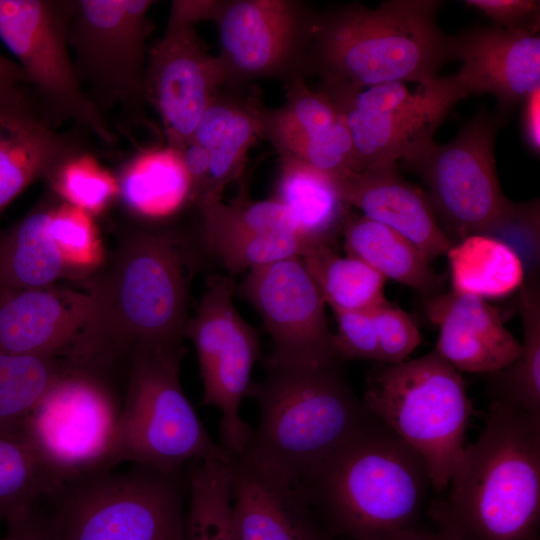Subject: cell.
Segmentation results:
<instances>
[{"mask_svg": "<svg viewBox=\"0 0 540 540\" xmlns=\"http://www.w3.org/2000/svg\"><path fill=\"white\" fill-rule=\"evenodd\" d=\"M56 196L0 232V292L52 286L70 269L50 229Z\"/></svg>", "mask_w": 540, "mask_h": 540, "instance_id": "cell-27", "label": "cell"}, {"mask_svg": "<svg viewBox=\"0 0 540 540\" xmlns=\"http://www.w3.org/2000/svg\"><path fill=\"white\" fill-rule=\"evenodd\" d=\"M0 540H57L48 517L38 514L33 507L24 515L9 521Z\"/></svg>", "mask_w": 540, "mask_h": 540, "instance_id": "cell-43", "label": "cell"}, {"mask_svg": "<svg viewBox=\"0 0 540 540\" xmlns=\"http://www.w3.org/2000/svg\"><path fill=\"white\" fill-rule=\"evenodd\" d=\"M196 206L205 247L232 275L301 256L307 245L287 208L274 197L253 201L243 192L227 204L204 196Z\"/></svg>", "mask_w": 540, "mask_h": 540, "instance_id": "cell-18", "label": "cell"}, {"mask_svg": "<svg viewBox=\"0 0 540 540\" xmlns=\"http://www.w3.org/2000/svg\"><path fill=\"white\" fill-rule=\"evenodd\" d=\"M316 13L298 0H215L210 21L219 34L222 88L305 79Z\"/></svg>", "mask_w": 540, "mask_h": 540, "instance_id": "cell-12", "label": "cell"}, {"mask_svg": "<svg viewBox=\"0 0 540 540\" xmlns=\"http://www.w3.org/2000/svg\"><path fill=\"white\" fill-rule=\"evenodd\" d=\"M264 367V380L250 391L259 405V423L238 455L294 483L378 420L339 365Z\"/></svg>", "mask_w": 540, "mask_h": 540, "instance_id": "cell-5", "label": "cell"}, {"mask_svg": "<svg viewBox=\"0 0 540 540\" xmlns=\"http://www.w3.org/2000/svg\"><path fill=\"white\" fill-rule=\"evenodd\" d=\"M300 258L332 311L363 310L387 301V280L355 257L340 256L330 245L311 244Z\"/></svg>", "mask_w": 540, "mask_h": 540, "instance_id": "cell-33", "label": "cell"}, {"mask_svg": "<svg viewBox=\"0 0 540 540\" xmlns=\"http://www.w3.org/2000/svg\"><path fill=\"white\" fill-rule=\"evenodd\" d=\"M185 348L146 344L128 357L126 395L118 417L111 468L123 462L177 472L196 460L229 461L208 434L179 378Z\"/></svg>", "mask_w": 540, "mask_h": 540, "instance_id": "cell-6", "label": "cell"}, {"mask_svg": "<svg viewBox=\"0 0 540 540\" xmlns=\"http://www.w3.org/2000/svg\"><path fill=\"white\" fill-rule=\"evenodd\" d=\"M93 308L94 295L86 282L78 288L52 285L0 292V353L69 359Z\"/></svg>", "mask_w": 540, "mask_h": 540, "instance_id": "cell-22", "label": "cell"}, {"mask_svg": "<svg viewBox=\"0 0 540 540\" xmlns=\"http://www.w3.org/2000/svg\"><path fill=\"white\" fill-rule=\"evenodd\" d=\"M73 366L64 356L0 353V430H23L36 405Z\"/></svg>", "mask_w": 540, "mask_h": 540, "instance_id": "cell-36", "label": "cell"}, {"mask_svg": "<svg viewBox=\"0 0 540 540\" xmlns=\"http://www.w3.org/2000/svg\"><path fill=\"white\" fill-rule=\"evenodd\" d=\"M30 85V80L22 67L0 54V86Z\"/></svg>", "mask_w": 540, "mask_h": 540, "instance_id": "cell-46", "label": "cell"}, {"mask_svg": "<svg viewBox=\"0 0 540 540\" xmlns=\"http://www.w3.org/2000/svg\"><path fill=\"white\" fill-rule=\"evenodd\" d=\"M522 131L527 147L534 154L540 150V89L530 93L522 103Z\"/></svg>", "mask_w": 540, "mask_h": 540, "instance_id": "cell-44", "label": "cell"}, {"mask_svg": "<svg viewBox=\"0 0 540 540\" xmlns=\"http://www.w3.org/2000/svg\"><path fill=\"white\" fill-rule=\"evenodd\" d=\"M379 336V363H399L412 354L421 342L413 318L388 300L375 306Z\"/></svg>", "mask_w": 540, "mask_h": 540, "instance_id": "cell-39", "label": "cell"}, {"mask_svg": "<svg viewBox=\"0 0 540 540\" xmlns=\"http://www.w3.org/2000/svg\"><path fill=\"white\" fill-rule=\"evenodd\" d=\"M237 293L259 313L273 341L264 365L295 368L338 366L342 360L325 301L300 256L250 269Z\"/></svg>", "mask_w": 540, "mask_h": 540, "instance_id": "cell-16", "label": "cell"}, {"mask_svg": "<svg viewBox=\"0 0 540 540\" xmlns=\"http://www.w3.org/2000/svg\"><path fill=\"white\" fill-rule=\"evenodd\" d=\"M50 229L69 268H90L99 261L95 230L87 212L56 199Z\"/></svg>", "mask_w": 540, "mask_h": 540, "instance_id": "cell-38", "label": "cell"}, {"mask_svg": "<svg viewBox=\"0 0 540 540\" xmlns=\"http://www.w3.org/2000/svg\"><path fill=\"white\" fill-rule=\"evenodd\" d=\"M229 466L238 540H331L300 484L242 455Z\"/></svg>", "mask_w": 540, "mask_h": 540, "instance_id": "cell-23", "label": "cell"}, {"mask_svg": "<svg viewBox=\"0 0 540 540\" xmlns=\"http://www.w3.org/2000/svg\"><path fill=\"white\" fill-rule=\"evenodd\" d=\"M503 124L496 114L481 109L450 142L433 140L403 161L422 178L437 220L451 241L474 234L496 237L528 206L511 202L500 186L494 145Z\"/></svg>", "mask_w": 540, "mask_h": 540, "instance_id": "cell-9", "label": "cell"}, {"mask_svg": "<svg viewBox=\"0 0 540 540\" xmlns=\"http://www.w3.org/2000/svg\"><path fill=\"white\" fill-rule=\"evenodd\" d=\"M437 519L468 540H538L540 415L491 400L484 429L466 445Z\"/></svg>", "mask_w": 540, "mask_h": 540, "instance_id": "cell-4", "label": "cell"}, {"mask_svg": "<svg viewBox=\"0 0 540 540\" xmlns=\"http://www.w3.org/2000/svg\"><path fill=\"white\" fill-rule=\"evenodd\" d=\"M118 194L139 216L162 219L194 203L192 187L180 152L166 144L133 157L117 181Z\"/></svg>", "mask_w": 540, "mask_h": 540, "instance_id": "cell-30", "label": "cell"}, {"mask_svg": "<svg viewBox=\"0 0 540 540\" xmlns=\"http://www.w3.org/2000/svg\"><path fill=\"white\" fill-rule=\"evenodd\" d=\"M220 88L219 63L195 25L168 19L163 36L148 51L144 75L145 101L157 112L168 146L180 150L192 140Z\"/></svg>", "mask_w": 540, "mask_h": 540, "instance_id": "cell-17", "label": "cell"}, {"mask_svg": "<svg viewBox=\"0 0 540 540\" xmlns=\"http://www.w3.org/2000/svg\"><path fill=\"white\" fill-rule=\"evenodd\" d=\"M234 291L231 277L211 276L185 329L197 353L202 405L220 411V444L230 455L240 454L253 433L242 419L240 407L250 396L252 369L260 358L258 333L237 312Z\"/></svg>", "mask_w": 540, "mask_h": 540, "instance_id": "cell-14", "label": "cell"}, {"mask_svg": "<svg viewBox=\"0 0 540 540\" xmlns=\"http://www.w3.org/2000/svg\"><path fill=\"white\" fill-rule=\"evenodd\" d=\"M176 233L137 229L120 241L101 274L86 283L94 295L80 361L96 367L146 344H180L185 336L194 260Z\"/></svg>", "mask_w": 540, "mask_h": 540, "instance_id": "cell-1", "label": "cell"}, {"mask_svg": "<svg viewBox=\"0 0 540 540\" xmlns=\"http://www.w3.org/2000/svg\"><path fill=\"white\" fill-rule=\"evenodd\" d=\"M439 0H388L376 8L348 3L317 12L309 75L323 87L365 89L427 83L451 57V35L439 26Z\"/></svg>", "mask_w": 540, "mask_h": 540, "instance_id": "cell-2", "label": "cell"}, {"mask_svg": "<svg viewBox=\"0 0 540 540\" xmlns=\"http://www.w3.org/2000/svg\"><path fill=\"white\" fill-rule=\"evenodd\" d=\"M518 311L523 339L520 353L506 368L489 374L491 400L540 415V295L535 284L520 288Z\"/></svg>", "mask_w": 540, "mask_h": 540, "instance_id": "cell-34", "label": "cell"}, {"mask_svg": "<svg viewBox=\"0 0 540 540\" xmlns=\"http://www.w3.org/2000/svg\"><path fill=\"white\" fill-rule=\"evenodd\" d=\"M374 308L333 311L337 322L335 343L342 359L379 363V337Z\"/></svg>", "mask_w": 540, "mask_h": 540, "instance_id": "cell-40", "label": "cell"}, {"mask_svg": "<svg viewBox=\"0 0 540 540\" xmlns=\"http://www.w3.org/2000/svg\"><path fill=\"white\" fill-rule=\"evenodd\" d=\"M451 57L461 63L456 77L467 95H493L503 121L540 89L539 32L473 26L451 35Z\"/></svg>", "mask_w": 540, "mask_h": 540, "instance_id": "cell-21", "label": "cell"}, {"mask_svg": "<svg viewBox=\"0 0 540 540\" xmlns=\"http://www.w3.org/2000/svg\"><path fill=\"white\" fill-rule=\"evenodd\" d=\"M50 183L60 198L88 214L99 213L118 194L117 181L87 151L66 162Z\"/></svg>", "mask_w": 540, "mask_h": 540, "instance_id": "cell-37", "label": "cell"}, {"mask_svg": "<svg viewBox=\"0 0 540 540\" xmlns=\"http://www.w3.org/2000/svg\"><path fill=\"white\" fill-rule=\"evenodd\" d=\"M151 0H76L68 44L80 83L100 109L139 108L144 97Z\"/></svg>", "mask_w": 540, "mask_h": 540, "instance_id": "cell-13", "label": "cell"}, {"mask_svg": "<svg viewBox=\"0 0 540 540\" xmlns=\"http://www.w3.org/2000/svg\"><path fill=\"white\" fill-rule=\"evenodd\" d=\"M246 89H218L194 131L192 140L209 156V182L202 197L222 199L226 186L242 178L251 147L263 138V103Z\"/></svg>", "mask_w": 540, "mask_h": 540, "instance_id": "cell-26", "label": "cell"}, {"mask_svg": "<svg viewBox=\"0 0 540 540\" xmlns=\"http://www.w3.org/2000/svg\"><path fill=\"white\" fill-rule=\"evenodd\" d=\"M463 3L489 17L494 26L511 31L539 32V1L466 0Z\"/></svg>", "mask_w": 540, "mask_h": 540, "instance_id": "cell-41", "label": "cell"}, {"mask_svg": "<svg viewBox=\"0 0 540 540\" xmlns=\"http://www.w3.org/2000/svg\"><path fill=\"white\" fill-rule=\"evenodd\" d=\"M451 290L483 299L511 295L525 282V268L517 252L504 241L474 234L454 242L445 254Z\"/></svg>", "mask_w": 540, "mask_h": 540, "instance_id": "cell-31", "label": "cell"}, {"mask_svg": "<svg viewBox=\"0 0 540 540\" xmlns=\"http://www.w3.org/2000/svg\"><path fill=\"white\" fill-rule=\"evenodd\" d=\"M185 469L135 465L70 481L49 518L57 540H185Z\"/></svg>", "mask_w": 540, "mask_h": 540, "instance_id": "cell-8", "label": "cell"}, {"mask_svg": "<svg viewBox=\"0 0 540 540\" xmlns=\"http://www.w3.org/2000/svg\"><path fill=\"white\" fill-rule=\"evenodd\" d=\"M275 195L291 214L297 230L311 244H332L350 213L336 181L291 156H279Z\"/></svg>", "mask_w": 540, "mask_h": 540, "instance_id": "cell-28", "label": "cell"}, {"mask_svg": "<svg viewBox=\"0 0 540 540\" xmlns=\"http://www.w3.org/2000/svg\"><path fill=\"white\" fill-rule=\"evenodd\" d=\"M341 234L347 255L361 260L386 280L409 286L427 296L443 292V279L430 266L431 261L393 229L350 212Z\"/></svg>", "mask_w": 540, "mask_h": 540, "instance_id": "cell-29", "label": "cell"}, {"mask_svg": "<svg viewBox=\"0 0 540 540\" xmlns=\"http://www.w3.org/2000/svg\"><path fill=\"white\" fill-rule=\"evenodd\" d=\"M286 101L261 108L263 139L279 156H291L334 180L359 172L345 118L322 88L310 89L304 78L285 84Z\"/></svg>", "mask_w": 540, "mask_h": 540, "instance_id": "cell-19", "label": "cell"}, {"mask_svg": "<svg viewBox=\"0 0 540 540\" xmlns=\"http://www.w3.org/2000/svg\"><path fill=\"white\" fill-rule=\"evenodd\" d=\"M342 112L350 132L359 171L406 160L434 140L453 107L467 93L456 74L419 84L365 89L323 87Z\"/></svg>", "mask_w": 540, "mask_h": 540, "instance_id": "cell-10", "label": "cell"}, {"mask_svg": "<svg viewBox=\"0 0 540 540\" xmlns=\"http://www.w3.org/2000/svg\"><path fill=\"white\" fill-rule=\"evenodd\" d=\"M22 86H0V213L33 182H50L66 162L87 151L59 131Z\"/></svg>", "mask_w": 540, "mask_h": 540, "instance_id": "cell-20", "label": "cell"}, {"mask_svg": "<svg viewBox=\"0 0 540 540\" xmlns=\"http://www.w3.org/2000/svg\"><path fill=\"white\" fill-rule=\"evenodd\" d=\"M119 413L95 369L73 366L27 417L23 433L69 483L111 469Z\"/></svg>", "mask_w": 540, "mask_h": 540, "instance_id": "cell-15", "label": "cell"}, {"mask_svg": "<svg viewBox=\"0 0 540 540\" xmlns=\"http://www.w3.org/2000/svg\"><path fill=\"white\" fill-rule=\"evenodd\" d=\"M539 540V539H538Z\"/></svg>", "mask_w": 540, "mask_h": 540, "instance_id": "cell-47", "label": "cell"}, {"mask_svg": "<svg viewBox=\"0 0 540 540\" xmlns=\"http://www.w3.org/2000/svg\"><path fill=\"white\" fill-rule=\"evenodd\" d=\"M363 401L426 463L432 490L448 486L466 447L471 402L461 372L434 349L411 360L376 363Z\"/></svg>", "mask_w": 540, "mask_h": 540, "instance_id": "cell-7", "label": "cell"}, {"mask_svg": "<svg viewBox=\"0 0 540 540\" xmlns=\"http://www.w3.org/2000/svg\"><path fill=\"white\" fill-rule=\"evenodd\" d=\"M439 528L435 531L413 528L398 534L392 540H468L454 527L439 522Z\"/></svg>", "mask_w": 540, "mask_h": 540, "instance_id": "cell-45", "label": "cell"}, {"mask_svg": "<svg viewBox=\"0 0 540 540\" xmlns=\"http://www.w3.org/2000/svg\"><path fill=\"white\" fill-rule=\"evenodd\" d=\"M75 7V0H0V39L57 124L72 121L113 144L116 137L81 87L72 60L68 27Z\"/></svg>", "mask_w": 540, "mask_h": 540, "instance_id": "cell-11", "label": "cell"}, {"mask_svg": "<svg viewBox=\"0 0 540 540\" xmlns=\"http://www.w3.org/2000/svg\"><path fill=\"white\" fill-rule=\"evenodd\" d=\"M182 162L189 176L193 202L196 205L204 195L209 182V156L199 143L191 140L182 149L178 150Z\"/></svg>", "mask_w": 540, "mask_h": 540, "instance_id": "cell-42", "label": "cell"}, {"mask_svg": "<svg viewBox=\"0 0 540 540\" xmlns=\"http://www.w3.org/2000/svg\"><path fill=\"white\" fill-rule=\"evenodd\" d=\"M424 309L438 327L434 350L461 373L492 374L520 353L521 343L486 299L450 290L427 296Z\"/></svg>", "mask_w": 540, "mask_h": 540, "instance_id": "cell-24", "label": "cell"}, {"mask_svg": "<svg viewBox=\"0 0 540 540\" xmlns=\"http://www.w3.org/2000/svg\"><path fill=\"white\" fill-rule=\"evenodd\" d=\"M335 181L348 206L410 240L430 261L445 255L453 244L427 194L409 183L396 164L364 169Z\"/></svg>", "mask_w": 540, "mask_h": 540, "instance_id": "cell-25", "label": "cell"}, {"mask_svg": "<svg viewBox=\"0 0 540 540\" xmlns=\"http://www.w3.org/2000/svg\"><path fill=\"white\" fill-rule=\"evenodd\" d=\"M330 535L392 540L414 526L432 490L426 463L377 420L299 483Z\"/></svg>", "mask_w": 540, "mask_h": 540, "instance_id": "cell-3", "label": "cell"}, {"mask_svg": "<svg viewBox=\"0 0 540 540\" xmlns=\"http://www.w3.org/2000/svg\"><path fill=\"white\" fill-rule=\"evenodd\" d=\"M229 461L196 460L187 467L185 540H238Z\"/></svg>", "mask_w": 540, "mask_h": 540, "instance_id": "cell-35", "label": "cell"}, {"mask_svg": "<svg viewBox=\"0 0 540 540\" xmlns=\"http://www.w3.org/2000/svg\"><path fill=\"white\" fill-rule=\"evenodd\" d=\"M67 483L23 430H0V522L24 515L38 497H54Z\"/></svg>", "mask_w": 540, "mask_h": 540, "instance_id": "cell-32", "label": "cell"}]
</instances>
